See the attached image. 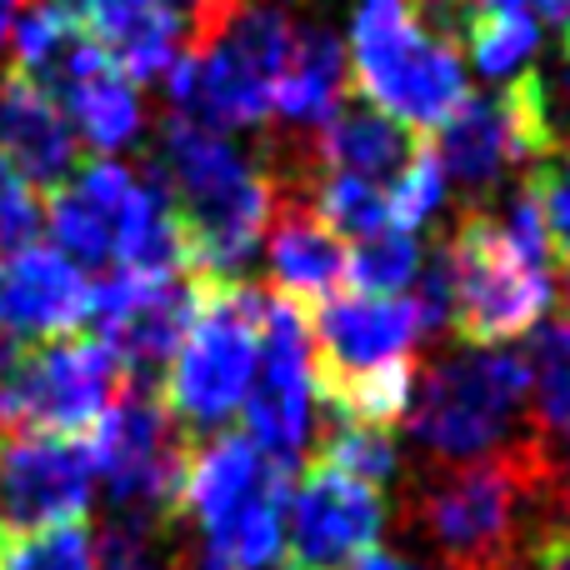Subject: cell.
Masks as SVG:
<instances>
[{
	"mask_svg": "<svg viewBox=\"0 0 570 570\" xmlns=\"http://www.w3.org/2000/svg\"><path fill=\"white\" fill-rule=\"evenodd\" d=\"M345 66L365 106L405 130H441L451 110L471 96L455 46L425 30L405 0H365L355 10Z\"/></svg>",
	"mask_w": 570,
	"mask_h": 570,
	"instance_id": "obj_7",
	"label": "cell"
},
{
	"mask_svg": "<svg viewBox=\"0 0 570 570\" xmlns=\"http://www.w3.org/2000/svg\"><path fill=\"white\" fill-rule=\"evenodd\" d=\"M541 10H546V20L561 30L566 46H570V0H541Z\"/></svg>",
	"mask_w": 570,
	"mask_h": 570,
	"instance_id": "obj_40",
	"label": "cell"
},
{
	"mask_svg": "<svg viewBox=\"0 0 570 570\" xmlns=\"http://www.w3.org/2000/svg\"><path fill=\"white\" fill-rule=\"evenodd\" d=\"M525 365H531V395H535V415H541V435H561L570 445V325L566 321L535 325Z\"/></svg>",
	"mask_w": 570,
	"mask_h": 570,
	"instance_id": "obj_29",
	"label": "cell"
},
{
	"mask_svg": "<svg viewBox=\"0 0 570 570\" xmlns=\"http://www.w3.org/2000/svg\"><path fill=\"white\" fill-rule=\"evenodd\" d=\"M80 20L90 26L100 56L120 70L126 80H156L176 66L190 50V26L170 10L140 6V0H100V6L80 10Z\"/></svg>",
	"mask_w": 570,
	"mask_h": 570,
	"instance_id": "obj_22",
	"label": "cell"
},
{
	"mask_svg": "<svg viewBox=\"0 0 570 570\" xmlns=\"http://www.w3.org/2000/svg\"><path fill=\"white\" fill-rule=\"evenodd\" d=\"M285 465L250 435H216L186 455L176 515L196 521L206 556L230 570H276L285 551Z\"/></svg>",
	"mask_w": 570,
	"mask_h": 570,
	"instance_id": "obj_6",
	"label": "cell"
},
{
	"mask_svg": "<svg viewBox=\"0 0 570 570\" xmlns=\"http://www.w3.org/2000/svg\"><path fill=\"white\" fill-rule=\"evenodd\" d=\"M90 315V276L56 246H20L0 256V341L36 345L80 331Z\"/></svg>",
	"mask_w": 570,
	"mask_h": 570,
	"instance_id": "obj_18",
	"label": "cell"
},
{
	"mask_svg": "<svg viewBox=\"0 0 570 570\" xmlns=\"http://www.w3.org/2000/svg\"><path fill=\"white\" fill-rule=\"evenodd\" d=\"M206 281L190 271H106L90 281V315L100 341L116 345L126 371H156L170 361L196 321Z\"/></svg>",
	"mask_w": 570,
	"mask_h": 570,
	"instance_id": "obj_14",
	"label": "cell"
},
{
	"mask_svg": "<svg viewBox=\"0 0 570 570\" xmlns=\"http://www.w3.org/2000/svg\"><path fill=\"white\" fill-rule=\"evenodd\" d=\"M86 445L90 461H96V481H106L120 515L176 521V495L190 451L156 391H146L140 381H126V391L96 421Z\"/></svg>",
	"mask_w": 570,
	"mask_h": 570,
	"instance_id": "obj_11",
	"label": "cell"
},
{
	"mask_svg": "<svg viewBox=\"0 0 570 570\" xmlns=\"http://www.w3.org/2000/svg\"><path fill=\"white\" fill-rule=\"evenodd\" d=\"M425 256L421 240L411 230H381V236L355 240L351 261H345V281H355L361 295H401L405 285L421 276Z\"/></svg>",
	"mask_w": 570,
	"mask_h": 570,
	"instance_id": "obj_30",
	"label": "cell"
},
{
	"mask_svg": "<svg viewBox=\"0 0 570 570\" xmlns=\"http://www.w3.org/2000/svg\"><path fill=\"white\" fill-rule=\"evenodd\" d=\"M0 535H6V515H0Z\"/></svg>",
	"mask_w": 570,
	"mask_h": 570,
	"instance_id": "obj_45",
	"label": "cell"
},
{
	"mask_svg": "<svg viewBox=\"0 0 570 570\" xmlns=\"http://www.w3.org/2000/svg\"><path fill=\"white\" fill-rule=\"evenodd\" d=\"M301 20L271 0H230V10L166 70L176 116L216 130H250L271 120V100L291 66Z\"/></svg>",
	"mask_w": 570,
	"mask_h": 570,
	"instance_id": "obj_3",
	"label": "cell"
},
{
	"mask_svg": "<svg viewBox=\"0 0 570 570\" xmlns=\"http://www.w3.org/2000/svg\"><path fill=\"white\" fill-rule=\"evenodd\" d=\"M0 156L46 196L80 170V140L60 100L16 70L0 76Z\"/></svg>",
	"mask_w": 570,
	"mask_h": 570,
	"instance_id": "obj_19",
	"label": "cell"
},
{
	"mask_svg": "<svg viewBox=\"0 0 570 570\" xmlns=\"http://www.w3.org/2000/svg\"><path fill=\"white\" fill-rule=\"evenodd\" d=\"M345 80H351V66H345L341 36L325 26H301L291 66H285L276 100H271V116L291 130H321L341 110Z\"/></svg>",
	"mask_w": 570,
	"mask_h": 570,
	"instance_id": "obj_23",
	"label": "cell"
},
{
	"mask_svg": "<svg viewBox=\"0 0 570 570\" xmlns=\"http://www.w3.org/2000/svg\"><path fill=\"white\" fill-rule=\"evenodd\" d=\"M130 371L116 345L96 331H70L56 341L6 345L0 351V431L80 435L126 391Z\"/></svg>",
	"mask_w": 570,
	"mask_h": 570,
	"instance_id": "obj_9",
	"label": "cell"
},
{
	"mask_svg": "<svg viewBox=\"0 0 570 570\" xmlns=\"http://www.w3.org/2000/svg\"><path fill=\"white\" fill-rule=\"evenodd\" d=\"M445 276H451V321L465 345H505L515 335L546 325L551 315V266L525 261L491 210H465L445 246Z\"/></svg>",
	"mask_w": 570,
	"mask_h": 570,
	"instance_id": "obj_10",
	"label": "cell"
},
{
	"mask_svg": "<svg viewBox=\"0 0 570 570\" xmlns=\"http://www.w3.org/2000/svg\"><path fill=\"white\" fill-rule=\"evenodd\" d=\"M315 345H311V321L301 305L271 295L266 321H261V365L246 395V425L250 441L291 471L305 455L315 431Z\"/></svg>",
	"mask_w": 570,
	"mask_h": 570,
	"instance_id": "obj_13",
	"label": "cell"
},
{
	"mask_svg": "<svg viewBox=\"0 0 570 570\" xmlns=\"http://www.w3.org/2000/svg\"><path fill=\"white\" fill-rule=\"evenodd\" d=\"M156 525L146 515H120L100 531L96 546V570H166V556H160L156 541Z\"/></svg>",
	"mask_w": 570,
	"mask_h": 570,
	"instance_id": "obj_34",
	"label": "cell"
},
{
	"mask_svg": "<svg viewBox=\"0 0 570 570\" xmlns=\"http://www.w3.org/2000/svg\"><path fill=\"white\" fill-rule=\"evenodd\" d=\"M345 570H421L415 561H405V556H385V551H371V556H361L355 566H345Z\"/></svg>",
	"mask_w": 570,
	"mask_h": 570,
	"instance_id": "obj_38",
	"label": "cell"
},
{
	"mask_svg": "<svg viewBox=\"0 0 570 570\" xmlns=\"http://www.w3.org/2000/svg\"><path fill=\"white\" fill-rule=\"evenodd\" d=\"M10 46H16V76L36 80L40 90L60 96L70 80H80L90 66H100V46L80 10L70 0H20L16 26H10Z\"/></svg>",
	"mask_w": 570,
	"mask_h": 570,
	"instance_id": "obj_21",
	"label": "cell"
},
{
	"mask_svg": "<svg viewBox=\"0 0 570 570\" xmlns=\"http://www.w3.org/2000/svg\"><path fill=\"white\" fill-rule=\"evenodd\" d=\"M96 461L80 435L0 431V515L6 531L86 521Z\"/></svg>",
	"mask_w": 570,
	"mask_h": 570,
	"instance_id": "obj_16",
	"label": "cell"
},
{
	"mask_svg": "<svg viewBox=\"0 0 570 570\" xmlns=\"http://www.w3.org/2000/svg\"><path fill=\"white\" fill-rule=\"evenodd\" d=\"M515 570H570V521L566 525H546L525 556L515 561Z\"/></svg>",
	"mask_w": 570,
	"mask_h": 570,
	"instance_id": "obj_37",
	"label": "cell"
},
{
	"mask_svg": "<svg viewBox=\"0 0 570 570\" xmlns=\"http://www.w3.org/2000/svg\"><path fill=\"white\" fill-rule=\"evenodd\" d=\"M566 50H570V46H566Z\"/></svg>",
	"mask_w": 570,
	"mask_h": 570,
	"instance_id": "obj_48",
	"label": "cell"
},
{
	"mask_svg": "<svg viewBox=\"0 0 570 570\" xmlns=\"http://www.w3.org/2000/svg\"><path fill=\"white\" fill-rule=\"evenodd\" d=\"M321 465L345 471L381 491V485L395 481V471H401V451H395V435L381 431V425H361V421L335 415V425L321 441Z\"/></svg>",
	"mask_w": 570,
	"mask_h": 570,
	"instance_id": "obj_31",
	"label": "cell"
},
{
	"mask_svg": "<svg viewBox=\"0 0 570 570\" xmlns=\"http://www.w3.org/2000/svg\"><path fill=\"white\" fill-rule=\"evenodd\" d=\"M546 495H556V455L535 431L505 455L435 471L415 485L411 515L415 531L451 561V570H475L511 561L521 505Z\"/></svg>",
	"mask_w": 570,
	"mask_h": 570,
	"instance_id": "obj_4",
	"label": "cell"
},
{
	"mask_svg": "<svg viewBox=\"0 0 570 570\" xmlns=\"http://www.w3.org/2000/svg\"><path fill=\"white\" fill-rule=\"evenodd\" d=\"M531 365L505 345H465L425 371L411 401V435L451 465L491 461L535 435L525 425Z\"/></svg>",
	"mask_w": 570,
	"mask_h": 570,
	"instance_id": "obj_5",
	"label": "cell"
},
{
	"mask_svg": "<svg viewBox=\"0 0 570 570\" xmlns=\"http://www.w3.org/2000/svg\"><path fill=\"white\" fill-rule=\"evenodd\" d=\"M266 261H271V281H276L281 301L305 305V301H331L345 285V261L351 250L341 246V236L321 226L311 216L301 196H281L276 200V220L266 230Z\"/></svg>",
	"mask_w": 570,
	"mask_h": 570,
	"instance_id": "obj_20",
	"label": "cell"
},
{
	"mask_svg": "<svg viewBox=\"0 0 570 570\" xmlns=\"http://www.w3.org/2000/svg\"><path fill=\"white\" fill-rule=\"evenodd\" d=\"M266 301L271 295H261L256 285L206 281L200 311L170 351L166 385H160V405L180 435H210L236 411H246L250 381L261 365Z\"/></svg>",
	"mask_w": 570,
	"mask_h": 570,
	"instance_id": "obj_8",
	"label": "cell"
},
{
	"mask_svg": "<svg viewBox=\"0 0 570 570\" xmlns=\"http://www.w3.org/2000/svg\"><path fill=\"white\" fill-rule=\"evenodd\" d=\"M566 301H570V276H566Z\"/></svg>",
	"mask_w": 570,
	"mask_h": 570,
	"instance_id": "obj_46",
	"label": "cell"
},
{
	"mask_svg": "<svg viewBox=\"0 0 570 570\" xmlns=\"http://www.w3.org/2000/svg\"><path fill=\"white\" fill-rule=\"evenodd\" d=\"M291 570H295V566H291Z\"/></svg>",
	"mask_w": 570,
	"mask_h": 570,
	"instance_id": "obj_47",
	"label": "cell"
},
{
	"mask_svg": "<svg viewBox=\"0 0 570 570\" xmlns=\"http://www.w3.org/2000/svg\"><path fill=\"white\" fill-rule=\"evenodd\" d=\"M431 150L445 180H455L461 190H491L521 160H535V166L551 160L556 136L546 126L535 70L511 80V90H501V96H465L451 110V120L435 130Z\"/></svg>",
	"mask_w": 570,
	"mask_h": 570,
	"instance_id": "obj_12",
	"label": "cell"
},
{
	"mask_svg": "<svg viewBox=\"0 0 570 570\" xmlns=\"http://www.w3.org/2000/svg\"><path fill=\"white\" fill-rule=\"evenodd\" d=\"M16 10H20V0H0V46L10 40V26H16Z\"/></svg>",
	"mask_w": 570,
	"mask_h": 570,
	"instance_id": "obj_41",
	"label": "cell"
},
{
	"mask_svg": "<svg viewBox=\"0 0 570 570\" xmlns=\"http://www.w3.org/2000/svg\"><path fill=\"white\" fill-rule=\"evenodd\" d=\"M561 170H566V176H570V146L561 150Z\"/></svg>",
	"mask_w": 570,
	"mask_h": 570,
	"instance_id": "obj_44",
	"label": "cell"
},
{
	"mask_svg": "<svg viewBox=\"0 0 570 570\" xmlns=\"http://www.w3.org/2000/svg\"><path fill=\"white\" fill-rule=\"evenodd\" d=\"M531 0H465L471 16H511V10H525Z\"/></svg>",
	"mask_w": 570,
	"mask_h": 570,
	"instance_id": "obj_39",
	"label": "cell"
},
{
	"mask_svg": "<svg viewBox=\"0 0 570 570\" xmlns=\"http://www.w3.org/2000/svg\"><path fill=\"white\" fill-rule=\"evenodd\" d=\"M40 226L80 271H190L160 180H140L120 160H90L46 196Z\"/></svg>",
	"mask_w": 570,
	"mask_h": 570,
	"instance_id": "obj_2",
	"label": "cell"
},
{
	"mask_svg": "<svg viewBox=\"0 0 570 570\" xmlns=\"http://www.w3.org/2000/svg\"><path fill=\"white\" fill-rule=\"evenodd\" d=\"M325 401H331L335 415H345V421H361V425H381V431H391L395 421H405V415H411L415 365L411 361L375 365V371L331 385V391H325Z\"/></svg>",
	"mask_w": 570,
	"mask_h": 570,
	"instance_id": "obj_28",
	"label": "cell"
},
{
	"mask_svg": "<svg viewBox=\"0 0 570 570\" xmlns=\"http://www.w3.org/2000/svg\"><path fill=\"white\" fill-rule=\"evenodd\" d=\"M461 46L471 50V66L485 80H521L525 66L541 50V20L531 10L511 16H471L461 30Z\"/></svg>",
	"mask_w": 570,
	"mask_h": 570,
	"instance_id": "obj_26",
	"label": "cell"
},
{
	"mask_svg": "<svg viewBox=\"0 0 570 570\" xmlns=\"http://www.w3.org/2000/svg\"><path fill=\"white\" fill-rule=\"evenodd\" d=\"M391 505L375 485L315 461L285 495V546L295 570H345L385 535Z\"/></svg>",
	"mask_w": 570,
	"mask_h": 570,
	"instance_id": "obj_15",
	"label": "cell"
},
{
	"mask_svg": "<svg viewBox=\"0 0 570 570\" xmlns=\"http://www.w3.org/2000/svg\"><path fill=\"white\" fill-rule=\"evenodd\" d=\"M0 570H96V546H90L86 521L6 531L0 535Z\"/></svg>",
	"mask_w": 570,
	"mask_h": 570,
	"instance_id": "obj_32",
	"label": "cell"
},
{
	"mask_svg": "<svg viewBox=\"0 0 570 570\" xmlns=\"http://www.w3.org/2000/svg\"><path fill=\"white\" fill-rule=\"evenodd\" d=\"M160 190L186 236V266L200 281H230L266 246L281 186L226 130L170 116L160 130Z\"/></svg>",
	"mask_w": 570,
	"mask_h": 570,
	"instance_id": "obj_1",
	"label": "cell"
},
{
	"mask_svg": "<svg viewBox=\"0 0 570 570\" xmlns=\"http://www.w3.org/2000/svg\"><path fill=\"white\" fill-rule=\"evenodd\" d=\"M301 200L311 206V216L321 220L331 236L365 240V236H381V230H391L385 190L375 186V180H355V176H335V170H325L315 186L301 190Z\"/></svg>",
	"mask_w": 570,
	"mask_h": 570,
	"instance_id": "obj_27",
	"label": "cell"
},
{
	"mask_svg": "<svg viewBox=\"0 0 570 570\" xmlns=\"http://www.w3.org/2000/svg\"><path fill=\"white\" fill-rule=\"evenodd\" d=\"M40 230V190L0 156V256L30 246Z\"/></svg>",
	"mask_w": 570,
	"mask_h": 570,
	"instance_id": "obj_35",
	"label": "cell"
},
{
	"mask_svg": "<svg viewBox=\"0 0 570 570\" xmlns=\"http://www.w3.org/2000/svg\"><path fill=\"white\" fill-rule=\"evenodd\" d=\"M445 190H451V180H445L441 160H435L431 146H415L411 160L401 166V176H395V186L385 190V210H391V226L395 230H421L431 226L435 216H441L445 206Z\"/></svg>",
	"mask_w": 570,
	"mask_h": 570,
	"instance_id": "obj_33",
	"label": "cell"
},
{
	"mask_svg": "<svg viewBox=\"0 0 570 570\" xmlns=\"http://www.w3.org/2000/svg\"><path fill=\"white\" fill-rule=\"evenodd\" d=\"M531 190L535 200H541V220H546V240H551V250H561L570 261V176L561 170V160H541V166L531 170Z\"/></svg>",
	"mask_w": 570,
	"mask_h": 570,
	"instance_id": "obj_36",
	"label": "cell"
},
{
	"mask_svg": "<svg viewBox=\"0 0 570 570\" xmlns=\"http://www.w3.org/2000/svg\"><path fill=\"white\" fill-rule=\"evenodd\" d=\"M415 140L405 126H395L391 116L371 106H341L321 130H315L311 160L335 176L355 180H391L401 176V166L411 160Z\"/></svg>",
	"mask_w": 570,
	"mask_h": 570,
	"instance_id": "obj_24",
	"label": "cell"
},
{
	"mask_svg": "<svg viewBox=\"0 0 570 570\" xmlns=\"http://www.w3.org/2000/svg\"><path fill=\"white\" fill-rule=\"evenodd\" d=\"M186 570H230V566H220V561H210V556H200V561H190Z\"/></svg>",
	"mask_w": 570,
	"mask_h": 570,
	"instance_id": "obj_42",
	"label": "cell"
},
{
	"mask_svg": "<svg viewBox=\"0 0 570 570\" xmlns=\"http://www.w3.org/2000/svg\"><path fill=\"white\" fill-rule=\"evenodd\" d=\"M475 570H515V556H511V561H491V566H475Z\"/></svg>",
	"mask_w": 570,
	"mask_h": 570,
	"instance_id": "obj_43",
	"label": "cell"
},
{
	"mask_svg": "<svg viewBox=\"0 0 570 570\" xmlns=\"http://www.w3.org/2000/svg\"><path fill=\"white\" fill-rule=\"evenodd\" d=\"M421 335L425 325L411 295H331L311 325L321 391L375 371V365L411 361Z\"/></svg>",
	"mask_w": 570,
	"mask_h": 570,
	"instance_id": "obj_17",
	"label": "cell"
},
{
	"mask_svg": "<svg viewBox=\"0 0 570 570\" xmlns=\"http://www.w3.org/2000/svg\"><path fill=\"white\" fill-rule=\"evenodd\" d=\"M56 100H60V110H66L80 146L100 150L106 160L116 156V150L136 146L140 126H146V106H140L136 80H126L110 60H100V66H90L80 80H70Z\"/></svg>",
	"mask_w": 570,
	"mask_h": 570,
	"instance_id": "obj_25",
	"label": "cell"
}]
</instances>
